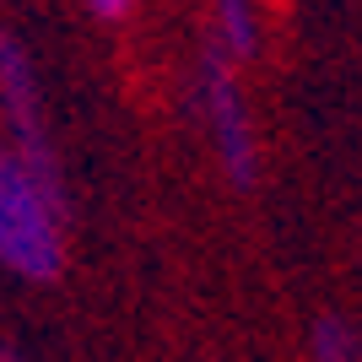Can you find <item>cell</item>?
Here are the masks:
<instances>
[{
	"label": "cell",
	"mask_w": 362,
	"mask_h": 362,
	"mask_svg": "<svg viewBox=\"0 0 362 362\" xmlns=\"http://www.w3.org/2000/svg\"><path fill=\"white\" fill-rule=\"evenodd\" d=\"M0 265L28 281H54L65 265L60 206L28 179L11 151H0Z\"/></svg>",
	"instance_id": "obj_1"
},
{
	"label": "cell",
	"mask_w": 362,
	"mask_h": 362,
	"mask_svg": "<svg viewBox=\"0 0 362 362\" xmlns=\"http://www.w3.org/2000/svg\"><path fill=\"white\" fill-rule=\"evenodd\" d=\"M0 103H6V119H11V130H16V151L11 157L28 168V179L60 206V168H54V146H49L44 119H38L33 60H28V49L16 44L11 33H0Z\"/></svg>",
	"instance_id": "obj_2"
},
{
	"label": "cell",
	"mask_w": 362,
	"mask_h": 362,
	"mask_svg": "<svg viewBox=\"0 0 362 362\" xmlns=\"http://www.w3.org/2000/svg\"><path fill=\"white\" fill-rule=\"evenodd\" d=\"M206 119H211V141L216 157H222L227 179L249 189L255 184V130H249V114H243V98L233 87V60H227L216 44H206Z\"/></svg>",
	"instance_id": "obj_3"
},
{
	"label": "cell",
	"mask_w": 362,
	"mask_h": 362,
	"mask_svg": "<svg viewBox=\"0 0 362 362\" xmlns=\"http://www.w3.org/2000/svg\"><path fill=\"white\" fill-rule=\"evenodd\" d=\"M216 49H222L227 60H243V54H255V11L243 6V0H227L222 11H216Z\"/></svg>",
	"instance_id": "obj_4"
},
{
	"label": "cell",
	"mask_w": 362,
	"mask_h": 362,
	"mask_svg": "<svg viewBox=\"0 0 362 362\" xmlns=\"http://www.w3.org/2000/svg\"><path fill=\"white\" fill-rule=\"evenodd\" d=\"M308 351H314V362H357V335L341 319H319L308 335Z\"/></svg>",
	"instance_id": "obj_5"
},
{
	"label": "cell",
	"mask_w": 362,
	"mask_h": 362,
	"mask_svg": "<svg viewBox=\"0 0 362 362\" xmlns=\"http://www.w3.org/2000/svg\"><path fill=\"white\" fill-rule=\"evenodd\" d=\"M87 11H92V16H103V22H114V16H124V11H130V0H92Z\"/></svg>",
	"instance_id": "obj_6"
}]
</instances>
